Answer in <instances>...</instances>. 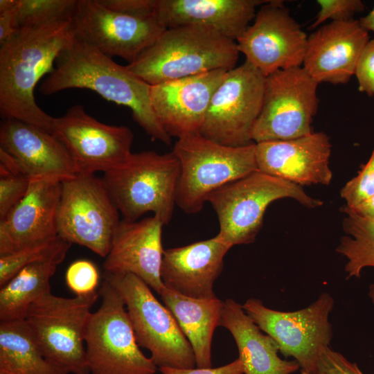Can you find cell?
I'll return each instance as SVG.
<instances>
[{"instance_id":"30bf717a","label":"cell","mask_w":374,"mask_h":374,"mask_svg":"<svg viewBox=\"0 0 374 374\" xmlns=\"http://www.w3.org/2000/svg\"><path fill=\"white\" fill-rule=\"evenodd\" d=\"M243 310L265 334L277 344L285 357H293L301 371L316 374L322 351L330 346L332 338L329 316L334 299L322 293L312 304L296 311L269 308L258 299H248Z\"/></svg>"},{"instance_id":"f546056e","label":"cell","mask_w":374,"mask_h":374,"mask_svg":"<svg viewBox=\"0 0 374 374\" xmlns=\"http://www.w3.org/2000/svg\"><path fill=\"white\" fill-rule=\"evenodd\" d=\"M71 244L59 236L30 245L17 251L0 256V287L3 286L20 269L30 264L57 261L62 262Z\"/></svg>"},{"instance_id":"5b68a950","label":"cell","mask_w":374,"mask_h":374,"mask_svg":"<svg viewBox=\"0 0 374 374\" xmlns=\"http://www.w3.org/2000/svg\"><path fill=\"white\" fill-rule=\"evenodd\" d=\"M180 165L172 152H132L103 177L123 220L133 222L152 212L164 225L176 204Z\"/></svg>"},{"instance_id":"9a60e30c","label":"cell","mask_w":374,"mask_h":374,"mask_svg":"<svg viewBox=\"0 0 374 374\" xmlns=\"http://www.w3.org/2000/svg\"><path fill=\"white\" fill-rule=\"evenodd\" d=\"M73 37L128 64L165 30L154 17L116 12L99 0H77L70 18Z\"/></svg>"},{"instance_id":"6da1fadb","label":"cell","mask_w":374,"mask_h":374,"mask_svg":"<svg viewBox=\"0 0 374 374\" xmlns=\"http://www.w3.org/2000/svg\"><path fill=\"white\" fill-rule=\"evenodd\" d=\"M71 17L20 28L0 47V113L51 133L53 117L35 99V88L52 72L60 55L74 37Z\"/></svg>"},{"instance_id":"f1b7e54d","label":"cell","mask_w":374,"mask_h":374,"mask_svg":"<svg viewBox=\"0 0 374 374\" xmlns=\"http://www.w3.org/2000/svg\"><path fill=\"white\" fill-rule=\"evenodd\" d=\"M342 227L343 236L336 251L346 259L347 278H359L366 267H374V218L362 217L345 206ZM368 296L374 304V283L368 288Z\"/></svg>"},{"instance_id":"ee69618b","label":"cell","mask_w":374,"mask_h":374,"mask_svg":"<svg viewBox=\"0 0 374 374\" xmlns=\"http://www.w3.org/2000/svg\"><path fill=\"white\" fill-rule=\"evenodd\" d=\"M301 374H307V373H305L301 371Z\"/></svg>"},{"instance_id":"7bdbcfd3","label":"cell","mask_w":374,"mask_h":374,"mask_svg":"<svg viewBox=\"0 0 374 374\" xmlns=\"http://www.w3.org/2000/svg\"><path fill=\"white\" fill-rule=\"evenodd\" d=\"M17 3V0H1L0 12H3L14 8Z\"/></svg>"},{"instance_id":"e575fe53","label":"cell","mask_w":374,"mask_h":374,"mask_svg":"<svg viewBox=\"0 0 374 374\" xmlns=\"http://www.w3.org/2000/svg\"><path fill=\"white\" fill-rule=\"evenodd\" d=\"M319 10L311 26L315 28L326 21H346L353 19V16L364 10L361 0H318Z\"/></svg>"},{"instance_id":"8d00e7d4","label":"cell","mask_w":374,"mask_h":374,"mask_svg":"<svg viewBox=\"0 0 374 374\" xmlns=\"http://www.w3.org/2000/svg\"><path fill=\"white\" fill-rule=\"evenodd\" d=\"M355 75L360 92L368 96L374 94V39L364 46L357 64Z\"/></svg>"},{"instance_id":"ac0fdd59","label":"cell","mask_w":374,"mask_h":374,"mask_svg":"<svg viewBox=\"0 0 374 374\" xmlns=\"http://www.w3.org/2000/svg\"><path fill=\"white\" fill-rule=\"evenodd\" d=\"M227 71L215 70L150 85L152 109L170 136L199 133L212 96Z\"/></svg>"},{"instance_id":"836d02e7","label":"cell","mask_w":374,"mask_h":374,"mask_svg":"<svg viewBox=\"0 0 374 374\" xmlns=\"http://www.w3.org/2000/svg\"><path fill=\"white\" fill-rule=\"evenodd\" d=\"M65 279L68 287L75 295H84L96 292L99 282V273L91 261L78 260L69 265Z\"/></svg>"},{"instance_id":"8992f818","label":"cell","mask_w":374,"mask_h":374,"mask_svg":"<svg viewBox=\"0 0 374 374\" xmlns=\"http://www.w3.org/2000/svg\"><path fill=\"white\" fill-rule=\"evenodd\" d=\"M283 198L294 199L309 208L323 204L300 186L256 171L225 184L208 197L219 222L217 235L231 247L254 242L267 207Z\"/></svg>"},{"instance_id":"60d3db41","label":"cell","mask_w":374,"mask_h":374,"mask_svg":"<svg viewBox=\"0 0 374 374\" xmlns=\"http://www.w3.org/2000/svg\"><path fill=\"white\" fill-rule=\"evenodd\" d=\"M348 208L362 217L374 218V195L357 206Z\"/></svg>"},{"instance_id":"d590c367","label":"cell","mask_w":374,"mask_h":374,"mask_svg":"<svg viewBox=\"0 0 374 374\" xmlns=\"http://www.w3.org/2000/svg\"><path fill=\"white\" fill-rule=\"evenodd\" d=\"M316 374H364L357 364L348 360L343 355L326 348L319 357Z\"/></svg>"},{"instance_id":"b9f144b4","label":"cell","mask_w":374,"mask_h":374,"mask_svg":"<svg viewBox=\"0 0 374 374\" xmlns=\"http://www.w3.org/2000/svg\"><path fill=\"white\" fill-rule=\"evenodd\" d=\"M358 20L366 30L374 32V6L366 16L361 17Z\"/></svg>"},{"instance_id":"7c38bea8","label":"cell","mask_w":374,"mask_h":374,"mask_svg":"<svg viewBox=\"0 0 374 374\" xmlns=\"http://www.w3.org/2000/svg\"><path fill=\"white\" fill-rule=\"evenodd\" d=\"M318 84L301 66L266 76L262 105L252 130V141H285L312 133L319 106Z\"/></svg>"},{"instance_id":"9c48e42d","label":"cell","mask_w":374,"mask_h":374,"mask_svg":"<svg viewBox=\"0 0 374 374\" xmlns=\"http://www.w3.org/2000/svg\"><path fill=\"white\" fill-rule=\"evenodd\" d=\"M98 309L92 312L85 335L91 374H155L157 366L140 349L125 302L104 279Z\"/></svg>"},{"instance_id":"d6986e66","label":"cell","mask_w":374,"mask_h":374,"mask_svg":"<svg viewBox=\"0 0 374 374\" xmlns=\"http://www.w3.org/2000/svg\"><path fill=\"white\" fill-rule=\"evenodd\" d=\"M331 147L326 134L314 131L294 139L256 143L258 170L301 187L328 186L332 179Z\"/></svg>"},{"instance_id":"bcb514c9","label":"cell","mask_w":374,"mask_h":374,"mask_svg":"<svg viewBox=\"0 0 374 374\" xmlns=\"http://www.w3.org/2000/svg\"><path fill=\"white\" fill-rule=\"evenodd\" d=\"M373 96H374V94H373Z\"/></svg>"},{"instance_id":"52a82bcc","label":"cell","mask_w":374,"mask_h":374,"mask_svg":"<svg viewBox=\"0 0 374 374\" xmlns=\"http://www.w3.org/2000/svg\"><path fill=\"white\" fill-rule=\"evenodd\" d=\"M99 292L66 298L48 293L24 319L46 358L65 374H89L84 335Z\"/></svg>"},{"instance_id":"603a6c76","label":"cell","mask_w":374,"mask_h":374,"mask_svg":"<svg viewBox=\"0 0 374 374\" xmlns=\"http://www.w3.org/2000/svg\"><path fill=\"white\" fill-rule=\"evenodd\" d=\"M231 248L216 235L208 240L165 249L161 267L165 287L194 299L217 297L213 285Z\"/></svg>"},{"instance_id":"e0dca14e","label":"cell","mask_w":374,"mask_h":374,"mask_svg":"<svg viewBox=\"0 0 374 374\" xmlns=\"http://www.w3.org/2000/svg\"><path fill=\"white\" fill-rule=\"evenodd\" d=\"M0 163L30 179L63 181L77 176L66 150L51 133L15 118L1 122Z\"/></svg>"},{"instance_id":"cb8c5ba5","label":"cell","mask_w":374,"mask_h":374,"mask_svg":"<svg viewBox=\"0 0 374 374\" xmlns=\"http://www.w3.org/2000/svg\"><path fill=\"white\" fill-rule=\"evenodd\" d=\"M267 1L154 0L153 16L165 28L205 26L236 42Z\"/></svg>"},{"instance_id":"7a4b0ae2","label":"cell","mask_w":374,"mask_h":374,"mask_svg":"<svg viewBox=\"0 0 374 374\" xmlns=\"http://www.w3.org/2000/svg\"><path fill=\"white\" fill-rule=\"evenodd\" d=\"M68 89H89L107 100L127 107L134 120L152 139L171 143V136L152 109L150 85L127 65L117 64L93 46L75 37L60 55L53 70L39 89L43 94L51 95Z\"/></svg>"},{"instance_id":"484cf974","label":"cell","mask_w":374,"mask_h":374,"mask_svg":"<svg viewBox=\"0 0 374 374\" xmlns=\"http://www.w3.org/2000/svg\"><path fill=\"white\" fill-rule=\"evenodd\" d=\"M160 296L188 340L195 357L196 367H212V339L215 328L220 326L224 301L217 297L190 298L167 288Z\"/></svg>"},{"instance_id":"2e32d148","label":"cell","mask_w":374,"mask_h":374,"mask_svg":"<svg viewBox=\"0 0 374 374\" xmlns=\"http://www.w3.org/2000/svg\"><path fill=\"white\" fill-rule=\"evenodd\" d=\"M236 40L246 61L265 77L303 65L308 36L282 1L268 0Z\"/></svg>"},{"instance_id":"4fadbf2b","label":"cell","mask_w":374,"mask_h":374,"mask_svg":"<svg viewBox=\"0 0 374 374\" xmlns=\"http://www.w3.org/2000/svg\"><path fill=\"white\" fill-rule=\"evenodd\" d=\"M265 76L245 62L228 71L214 92L199 134L220 144L253 143L251 132L261 111Z\"/></svg>"},{"instance_id":"5bb4252c","label":"cell","mask_w":374,"mask_h":374,"mask_svg":"<svg viewBox=\"0 0 374 374\" xmlns=\"http://www.w3.org/2000/svg\"><path fill=\"white\" fill-rule=\"evenodd\" d=\"M51 133L66 150L77 175L105 173L132 154L134 134L129 127L101 123L80 105L53 117Z\"/></svg>"},{"instance_id":"f6af8a7d","label":"cell","mask_w":374,"mask_h":374,"mask_svg":"<svg viewBox=\"0 0 374 374\" xmlns=\"http://www.w3.org/2000/svg\"><path fill=\"white\" fill-rule=\"evenodd\" d=\"M0 374H5V373H1V372H0Z\"/></svg>"},{"instance_id":"44dd1931","label":"cell","mask_w":374,"mask_h":374,"mask_svg":"<svg viewBox=\"0 0 374 374\" xmlns=\"http://www.w3.org/2000/svg\"><path fill=\"white\" fill-rule=\"evenodd\" d=\"M368 41V31L359 20L321 25L308 36L303 68L319 84H346Z\"/></svg>"},{"instance_id":"ffe728a7","label":"cell","mask_w":374,"mask_h":374,"mask_svg":"<svg viewBox=\"0 0 374 374\" xmlns=\"http://www.w3.org/2000/svg\"><path fill=\"white\" fill-rule=\"evenodd\" d=\"M62 181L30 180L24 197L0 220V256L57 237Z\"/></svg>"},{"instance_id":"74e56055","label":"cell","mask_w":374,"mask_h":374,"mask_svg":"<svg viewBox=\"0 0 374 374\" xmlns=\"http://www.w3.org/2000/svg\"><path fill=\"white\" fill-rule=\"evenodd\" d=\"M99 1L105 7L116 12L137 17H154V0H99Z\"/></svg>"},{"instance_id":"1f68e13d","label":"cell","mask_w":374,"mask_h":374,"mask_svg":"<svg viewBox=\"0 0 374 374\" xmlns=\"http://www.w3.org/2000/svg\"><path fill=\"white\" fill-rule=\"evenodd\" d=\"M30 180L0 163V220L24 197Z\"/></svg>"},{"instance_id":"83f0119b","label":"cell","mask_w":374,"mask_h":374,"mask_svg":"<svg viewBox=\"0 0 374 374\" xmlns=\"http://www.w3.org/2000/svg\"><path fill=\"white\" fill-rule=\"evenodd\" d=\"M60 262L45 261L20 269L0 290V321L24 320L30 305L51 292L50 280Z\"/></svg>"},{"instance_id":"8fae6325","label":"cell","mask_w":374,"mask_h":374,"mask_svg":"<svg viewBox=\"0 0 374 374\" xmlns=\"http://www.w3.org/2000/svg\"><path fill=\"white\" fill-rule=\"evenodd\" d=\"M119 213L103 178L77 175L62 181L57 235L105 258L121 221Z\"/></svg>"},{"instance_id":"ba28073f","label":"cell","mask_w":374,"mask_h":374,"mask_svg":"<svg viewBox=\"0 0 374 374\" xmlns=\"http://www.w3.org/2000/svg\"><path fill=\"white\" fill-rule=\"evenodd\" d=\"M104 279L122 296L137 343L150 351L157 368L196 367L193 348L175 317L143 280L131 274L106 272Z\"/></svg>"},{"instance_id":"3957f363","label":"cell","mask_w":374,"mask_h":374,"mask_svg":"<svg viewBox=\"0 0 374 374\" xmlns=\"http://www.w3.org/2000/svg\"><path fill=\"white\" fill-rule=\"evenodd\" d=\"M235 41L199 26L165 29L127 68L150 85L236 66Z\"/></svg>"},{"instance_id":"d4e9b609","label":"cell","mask_w":374,"mask_h":374,"mask_svg":"<svg viewBox=\"0 0 374 374\" xmlns=\"http://www.w3.org/2000/svg\"><path fill=\"white\" fill-rule=\"evenodd\" d=\"M220 326L233 336L244 374H292L300 368L295 360L279 357L276 341L262 332L235 300L224 301Z\"/></svg>"},{"instance_id":"f35d334b","label":"cell","mask_w":374,"mask_h":374,"mask_svg":"<svg viewBox=\"0 0 374 374\" xmlns=\"http://www.w3.org/2000/svg\"><path fill=\"white\" fill-rule=\"evenodd\" d=\"M161 374H244L243 366L238 358L232 362L217 368H194L189 369L162 367Z\"/></svg>"},{"instance_id":"ab89813d","label":"cell","mask_w":374,"mask_h":374,"mask_svg":"<svg viewBox=\"0 0 374 374\" xmlns=\"http://www.w3.org/2000/svg\"><path fill=\"white\" fill-rule=\"evenodd\" d=\"M17 5L0 12V45L10 40L19 29L17 18Z\"/></svg>"},{"instance_id":"d6a6232c","label":"cell","mask_w":374,"mask_h":374,"mask_svg":"<svg viewBox=\"0 0 374 374\" xmlns=\"http://www.w3.org/2000/svg\"><path fill=\"white\" fill-rule=\"evenodd\" d=\"M340 195L348 208L355 207L374 195V148L368 161L343 186Z\"/></svg>"},{"instance_id":"277c9868","label":"cell","mask_w":374,"mask_h":374,"mask_svg":"<svg viewBox=\"0 0 374 374\" xmlns=\"http://www.w3.org/2000/svg\"><path fill=\"white\" fill-rule=\"evenodd\" d=\"M172 152L180 165L176 205L187 214L199 212L215 190L258 171L255 143L228 146L196 133L177 139Z\"/></svg>"},{"instance_id":"4dcf8cb0","label":"cell","mask_w":374,"mask_h":374,"mask_svg":"<svg viewBox=\"0 0 374 374\" xmlns=\"http://www.w3.org/2000/svg\"><path fill=\"white\" fill-rule=\"evenodd\" d=\"M77 0H17L19 28L71 17Z\"/></svg>"},{"instance_id":"7402d4cb","label":"cell","mask_w":374,"mask_h":374,"mask_svg":"<svg viewBox=\"0 0 374 374\" xmlns=\"http://www.w3.org/2000/svg\"><path fill=\"white\" fill-rule=\"evenodd\" d=\"M163 226L156 215L133 222L121 220L105 258L104 272L134 274L160 295L166 288L161 277Z\"/></svg>"},{"instance_id":"4316f807","label":"cell","mask_w":374,"mask_h":374,"mask_svg":"<svg viewBox=\"0 0 374 374\" xmlns=\"http://www.w3.org/2000/svg\"><path fill=\"white\" fill-rule=\"evenodd\" d=\"M0 372L65 374L46 358L25 320L0 321Z\"/></svg>"}]
</instances>
